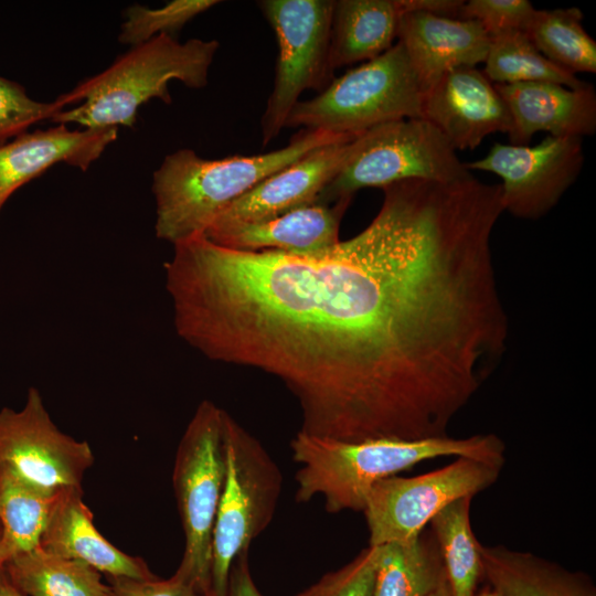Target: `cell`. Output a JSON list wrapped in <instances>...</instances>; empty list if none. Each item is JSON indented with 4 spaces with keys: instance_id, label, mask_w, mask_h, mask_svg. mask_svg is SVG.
I'll return each mask as SVG.
<instances>
[{
    "instance_id": "obj_1",
    "label": "cell",
    "mask_w": 596,
    "mask_h": 596,
    "mask_svg": "<svg viewBox=\"0 0 596 596\" xmlns=\"http://www.w3.org/2000/svg\"><path fill=\"white\" fill-rule=\"evenodd\" d=\"M355 236L312 256L200 235L166 264L177 334L298 400L299 432L342 441L447 435L501 361L509 321L491 232L434 181L382 188Z\"/></svg>"
},
{
    "instance_id": "obj_2",
    "label": "cell",
    "mask_w": 596,
    "mask_h": 596,
    "mask_svg": "<svg viewBox=\"0 0 596 596\" xmlns=\"http://www.w3.org/2000/svg\"><path fill=\"white\" fill-rule=\"evenodd\" d=\"M299 503L321 497L326 511L363 512L370 489L380 480L428 459L468 457L503 467L505 446L494 434L466 438L449 436L425 439L376 438L342 441L298 432L290 441Z\"/></svg>"
},
{
    "instance_id": "obj_3",
    "label": "cell",
    "mask_w": 596,
    "mask_h": 596,
    "mask_svg": "<svg viewBox=\"0 0 596 596\" xmlns=\"http://www.w3.org/2000/svg\"><path fill=\"white\" fill-rule=\"evenodd\" d=\"M356 136L300 129L287 146L266 153L215 160L187 148L170 153L152 174L156 236L175 245L203 235L225 207L268 175L318 147Z\"/></svg>"
},
{
    "instance_id": "obj_4",
    "label": "cell",
    "mask_w": 596,
    "mask_h": 596,
    "mask_svg": "<svg viewBox=\"0 0 596 596\" xmlns=\"http://www.w3.org/2000/svg\"><path fill=\"white\" fill-rule=\"evenodd\" d=\"M219 47L216 40L190 39L181 43L166 34L130 46L107 68L60 95L56 102L63 109L50 120L85 129L134 128L140 106L150 99L171 104L170 81H180L190 88L205 87Z\"/></svg>"
},
{
    "instance_id": "obj_5",
    "label": "cell",
    "mask_w": 596,
    "mask_h": 596,
    "mask_svg": "<svg viewBox=\"0 0 596 596\" xmlns=\"http://www.w3.org/2000/svg\"><path fill=\"white\" fill-rule=\"evenodd\" d=\"M423 91L397 41L377 57L352 67L315 97L299 100L285 128L359 135L375 126L422 117Z\"/></svg>"
},
{
    "instance_id": "obj_6",
    "label": "cell",
    "mask_w": 596,
    "mask_h": 596,
    "mask_svg": "<svg viewBox=\"0 0 596 596\" xmlns=\"http://www.w3.org/2000/svg\"><path fill=\"white\" fill-rule=\"evenodd\" d=\"M223 445L225 475L212 533L210 596H226L233 562L273 521L283 488L275 460L227 412Z\"/></svg>"
},
{
    "instance_id": "obj_7",
    "label": "cell",
    "mask_w": 596,
    "mask_h": 596,
    "mask_svg": "<svg viewBox=\"0 0 596 596\" xmlns=\"http://www.w3.org/2000/svg\"><path fill=\"white\" fill-rule=\"evenodd\" d=\"M447 139L423 118L385 123L358 135L351 151L318 196L319 203L352 200L364 188L405 180L455 182L471 177Z\"/></svg>"
},
{
    "instance_id": "obj_8",
    "label": "cell",
    "mask_w": 596,
    "mask_h": 596,
    "mask_svg": "<svg viewBox=\"0 0 596 596\" xmlns=\"http://www.w3.org/2000/svg\"><path fill=\"white\" fill-rule=\"evenodd\" d=\"M226 411L202 401L177 448L172 486L184 533V551L174 576L210 596L211 545L223 490Z\"/></svg>"
},
{
    "instance_id": "obj_9",
    "label": "cell",
    "mask_w": 596,
    "mask_h": 596,
    "mask_svg": "<svg viewBox=\"0 0 596 596\" xmlns=\"http://www.w3.org/2000/svg\"><path fill=\"white\" fill-rule=\"evenodd\" d=\"M258 7L277 42L273 91L260 119L266 146L285 128L306 89L322 92L334 78L330 32L334 0H263Z\"/></svg>"
},
{
    "instance_id": "obj_10",
    "label": "cell",
    "mask_w": 596,
    "mask_h": 596,
    "mask_svg": "<svg viewBox=\"0 0 596 596\" xmlns=\"http://www.w3.org/2000/svg\"><path fill=\"white\" fill-rule=\"evenodd\" d=\"M502 467L457 457L444 468L419 476H391L369 491L363 513L369 545L415 539L435 514L451 502L475 497L492 486Z\"/></svg>"
},
{
    "instance_id": "obj_11",
    "label": "cell",
    "mask_w": 596,
    "mask_h": 596,
    "mask_svg": "<svg viewBox=\"0 0 596 596\" xmlns=\"http://www.w3.org/2000/svg\"><path fill=\"white\" fill-rule=\"evenodd\" d=\"M94 464L89 444L63 433L44 406L41 393L29 387L22 409H0V467L51 493L82 488Z\"/></svg>"
},
{
    "instance_id": "obj_12",
    "label": "cell",
    "mask_w": 596,
    "mask_h": 596,
    "mask_svg": "<svg viewBox=\"0 0 596 596\" xmlns=\"http://www.w3.org/2000/svg\"><path fill=\"white\" fill-rule=\"evenodd\" d=\"M584 164L583 138L547 136L534 146L496 142L486 157L465 167L497 174L504 212L524 220L547 214L575 182Z\"/></svg>"
},
{
    "instance_id": "obj_13",
    "label": "cell",
    "mask_w": 596,
    "mask_h": 596,
    "mask_svg": "<svg viewBox=\"0 0 596 596\" xmlns=\"http://www.w3.org/2000/svg\"><path fill=\"white\" fill-rule=\"evenodd\" d=\"M457 150H472L493 132H509L507 106L482 71L460 66L447 71L423 92L422 117Z\"/></svg>"
},
{
    "instance_id": "obj_14",
    "label": "cell",
    "mask_w": 596,
    "mask_h": 596,
    "mask_svg": "<svg viewBox=\"0 0 596 596\" xmlns=\"http://www.w3.org/2000/svg\"><path fill=\"white\" fill-rule=\"evenodd\" d=\"M353 139L318 147L268 175L225 207L211 226L264 221L316 203L347 160Z\"/></svg>"
},
{
    "instance_id": "obj_15",
    "label": "cell",
    "mask_w": 596,
    "mask_h": 596,
    "mask_svg": "<svg viewBox=\"0 0 596 596\" xmlns=\"http://www.w3.org/2000/svg\"><path fill=\"white\" fill-rule=\"evenodd\" d=\"M494 86L510 115L511 145L525 146L539 131L579 138L596 131V93L592 84L581 88L551 82Z\"/></svg>"
},
{
    "instance_id": "obj_16",
    "label": "cell",
    "mask_w": 596,
    "mask_h": 596,
    "mask_svg": "<svg viewBox=\"0 0 596 596\" xmlns=\"http://www.w3.org/2000/svg\"><path fill=\"white\" fill-rule=\"evenodd\" d=\"M351 201L316 202L264 221L211 226L203 236L235 251L312 256L340 242V223Z\"/></svg>"
},
{
    "instance_id": "obj_17",
    "label": "cell",
    "mask_w": 596,
    "mask_h": 596,
    "mask_svg": "<svg viewBox=\"0 0 596 596\" xmlns=\"http://www.w3.org/2000/svg\"><path fill=\"white\" fill-rule=\"evenodd\" d=\"M117 134L115 127L71 130L67 125L56 124L25 131L0 146V212L19 188L57 163L86 171Z\"/></svg>"
},
{
    "instance_id": "obj_18",
    "label": "cell",
    "mask_w": 596,
    "mask_h": 596,
    "mask_svg": "<svg viewBox=\"0 0 596 596\" xmlns=\"http://www.w3.org/2000/svg\"><path fill=\"white\" fill-rule=\"evenodd\" d=\"M397 41L424 92L449 70L483 63L490 36L475 20L412 11L400 17Z\"/></svg>"
},
{
    "instance_id": "obj_19",
    "label": "cell",
    "mask_w": 596,
    "mask_h": 596,
    "mask_svg": "<svg viewBox=\"0 0 596 596\" xmlns=\"http://www.w3.org/2000/svg\"><path fill=\"white\" fill-rule=\"evenodd\" d=\"M83 496V488L57 493L40 547L53 555L81 561L109 577H156L141 557L123 552L99 533Z\"/></svg>"
},
{
    "instance_id": "obj_20",
    "label": "cell",
    "mask_w": 596,
    "mask_h": 596,
    "mask_svg": "<svg viewBox=\"0 0 596 596\" xmlns=\"http://www.w3.org/2000/svg\"><path fill=\"white\" fill-rule=\"evenodd\" d=\"M482 576L501 596H596L592 578L529 552L480 544Z\"/></svg>"
},
{
    "instance_id": "obj_21",
    "label": "cell",
    "mask_w": 596,
    "mask_h": 596,
    "mask_svg": "<svg viewBox=\"0 0 596 596\" xmlns=\"http://www.w3.org/2000/svg\"><path fill=\"white\" fill-rule=\"evenodd\" d=\"M397 0H334L330 62L334 70L377 57L394 45Z\"/></svg>"
},
{
    "instance_id": "obj_22",
    "label": "cell",
    "mask_w": 596,
    "mask_h": 596,
    "mask_svg": "<svg viewBox=\"0 0 596 596\" xmlns=\"http://www.w3.org/2000/svg\"><path fill=\"white\" fill-rule=\"evenodd\" d=\"M447 579L432 531L405 542L379 545L372 596H428Z\"/></svg>"
},
{
    "instance_id": "obj_23",
    "label": "cell",
    "mask_w": 596,
    "mask_h": 596,
    "mask_svg": "<svg viewBox=\"0 0 596 596\" xmlns=\"http://www.w3.org/2000/svg\"><path fill=\"white\" fill-rule=\"evenodd\" d=\"M4 571L25 596H107L100 573L77 561L50 554L43 549L19 553Z\"/></svg>"
},
{
    "instance_id": "obj_24",
    "label": "cell",
    "mask_w": 596,
    "mask_h": 596,
    "mask_svg": "<svg viewBox=\"0 0 596 596\" xmlns=\"http://www.w3.org/2000/svg\"><path fill=\"white\" fill-rule=\"evenodd\" d=\"M524 32L552 63L572 73H596V42L583 26L578 8L536 10Z\"/></svg>"
},
{
    "instance_id": "obj_25",
    "label": "cell",
    "mask_w": 596,
    "mask_h": 596,
    "mask_svg": "<svg viewBox=\"0 0 596 596\" xmlns=\"http://www.w3.org/2000/svg\"><path fill=\"white\" fill-rule=\"evenodd\" d=\"M472 497L458 499L430 520L453 596H473L482 577L480 543L470 525Z\"/></svg>"
},
{
    "instance_id": "obj_26",
    "label": "cell",
    "mask_w": 596,
    "mask_h": 596,
    "mask_svg": "<svg viewBox=\"0 0 596 596\" xmlns=\"http://www.w3.org/2000/svg\"><path fill=\"white\" fill-rule=\"evenodd\" d=\"M482 70L493 84L551 82L570 88L587 83L549 61L524 31H510L490 38Z\"/></svg>"
},
{
    "instance_id": "obj_27",
    "label": "cell",
    "mask_w": 596,
    "mask_h": 596,
    "mask_svg": "<svg viewBox=\"0 0 596 596\" xmlns=\"http://www.w3.org/2000/svg\"><path fill=\"white\" fill-rule=\"evenodd\" d=\"M56 496L0 467V526L13 555L40 546Z\"/></svg>"
},
{
    "instance_id": "obj_28",
    "label": "cell",
    "mask_w": 596,
    "mask_h": 596,
    "mask_svg": "<svg viewBox=\"0 0 596 596\" xmlns=\"http://www.w3.org/2000/svg\"><path fill=\"white\" fill-rule=\"evenodd\" d=\"M219 3L217 0H173L156 9L132 4L123 14L118 41L135 46L161 34L174 38L189 21Z\"/></svg>"
},
{
    "instance_id": "obj_29",
    "label": "cell",
    "mask_w": 596,
    "mask_h": 596,
    "mask_svg": "<svg viewBox=\"0 0 596 596\" xmlns=\"http://www.w3.org/2000/svg\"><path fill=\"white\" fill-rule=\"evenodd\" d=\"M63 107L54 99L44 103L30 98L22 85L0 76V146L50 120Z\"/></svg>"
},
{
    "instance_id": "obj_30",
    "label": "cell",
    "mask_w": 596,
    "mask_h": 596,
    "mask_svg": "<svg viewBox=\"0 0 596 596\" xmlns=\"http://www.w3.org/2000/svg\"><path fill=\"white\" fill-rule=\"evenodd\" d=\"M377 557L379 546L369 545L347 565L295 596H372Z\"/></svg>"
},
{
    "instance_id": "obj_31",
    "label": "cell",
    "mask_w": 596,
    "mask_h": 596,
    "mask_svg": "<svg viewBox=\"0 0 596 596\" xmlns=\"http://www.w3.org/2000/svg\"><path fill=\"white\" fill-rule=\"evenodd\" d=\"M535 8L528 0L465 1L459 19L475 20L491 38L510 31H524Z\"/></svg>"
},
{
    "instance_id": "obj_32",
    "label": "cell",
    "mask_w": 596,
    "mask_h": 596,
    "mask_svg": "<svg viewBox=\"0 0 596 596\" xmlns=\"http://www.w3.org/2000/svg\"><path fill=\"white\" fill-rule=\"evenodd\" d=\"M107 596H204L189 583L171 576L160 579L110 577Z\"/></svg>"
},
{
    "instance_id": "obj_33",
    "label": "cell",
    "mask_w": 596,
    "mask_h": 596,
    "mask_svg": "<svg viewBox=\"0 0 596 596\" xmlns=\"http://www.w3.org/2000/svg\"><path fill=\"white\" fill-rule=\"evenodd\" d=\"M226 596H263L249 571L248 552L240 554L233 562Z\"/></svg>"
},
{
    "instance_id": "obj_34",
    "label": "cell",
    "mask_w": 596,
    "mask_h": 596,
    "mask_svg": "<svg viewBox=\"0 0 596 596\" xmlns=\"http://www.w3.org/2000/svg\"><path fill=\"white\" fill-rule=\"evenodd\" d=\"M462 0H397L402 13L419 11L435 15L459 19Z\"/></svg>"
},
{
    "instance_id": "obj_35",
    "label": "cell",
    "mask_w": 596,
    "mask_h": 596,
    "mask_svg": "<svg viewBox=\"0 0 596 596\" xmlns=\"http://www.w3.org/2000/svg\"><path fill=\"white\" fill-rule=\"evenodd\" d=\"M0 596H25L10 581L4 567L0 571Z\"/></svg>"
},
{
    "instance_id": "obj_36",
    "label": "cell",
    "mask_w": 596,
    "mask_h": 596,
    "mask_svg": "<svg viewBox=\"0 0 596 596\" xmlns=\"http://www.w3.org/2000/svg\"><path fill=\"white\" fill-rule=\"evenodd\" d=\"M13 556L12 550L9 547L7 542L3 539L2 531L0 528V571L4 567L6 563L10 557Z\"/></svg>"
},
{
    "instance_id": "obj_37",
    "label": "cell",
    "mask_w": 596,
    "mask_h": 596,
    "mask_svg": "<svg viewBox=\"0 0 596 596\" xmlns=\"http://www.w3.org/2000/svg\"><path fill=\"white\" fill-rule=\"evenodd\" d=\"M428 596H453L448 581L446 579L438 588Z\"/></svg>"
},
{
    "instance_id": "obj_38",
    "label": "cell",
    "mask_w": 596,
    "mask_h": 596,
    "mask_svg": "<svg viewBox=\"0 0 596 596\" xmlns=\"http://www.w3.org/2000/svg\"><path fill=\"white\" fill-rule=\"evenodd\" d=\"M473 596H501V595L490 587L479 594H475Z\"/></svg>"
},
{
    "instance_id": "obj_39",
    "label": "cell",
    "mask_w": 596,
    "mask_h": 596,
    "mask_svg": "<svg viewBox=\"0 0 596 596\" xmlns=\"http://www.w3.org/2000/svg\"><path fill=\"white\" fill-rule=\"evenodd\" d=\"M1 528V526H0Z\"/></svg>"
}]
</instances>
